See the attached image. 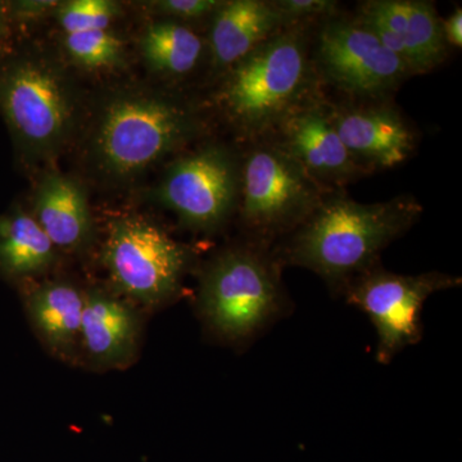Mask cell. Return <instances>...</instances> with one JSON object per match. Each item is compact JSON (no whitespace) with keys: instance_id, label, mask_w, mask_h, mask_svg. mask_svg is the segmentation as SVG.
<instances>
[{"instance_id":"cell-9","label":"cell","mask_w":462,"mask_h":462,"mask_svg":"<svg viewBox=\"0 0 462 462\" xmlns=\"http://www.w3.org/2000/svg\"><path fill=\"white\" fill-rule=\"evenodd\" d=\"M316 62L337 89L363 98L387 96L411 75L402 60L358 21L325 23L316 44Z\"/></svg>"},{"instance_id":"cell-11","label":"cell","mask_w":462,"mask_h":462,"mask_svg":"<svg viewBox=\"0 0 462 462\" xmlns=\"http://www.w3.org/2000/svg\"><path fill=\"white\" fill-rule=\"evenodd\" d=\"M279 130L282 141L276 143L328 190L355 181L366 171L343 144L330 109L320 103L306 102Z\"/></svg>"},{"instance_id":"cell-25","label":"cell","mask_w":462,"mask_h":462,"mask_svg":"<svg viewBox=\"0 0 462 462\" xmlns=\"http://www.w3.org/2000/svg\"><path fill=\"white\" fill-rule=\"evenodd\" d=\"M53 5L51 2H18L11 5L12 9H16L17 14L21 16H35L36 14L45 11L48 7Z\"/></svg>"},{"instance_id":"cell-12","label":"cell","mask_w":462,"mask_h":462,"mask_svg":"<svg viewBox=\"0 0 462 462\" xmlns=\"http://www.w3.org/2000/svg\"><path fill=\"white\" fill-rule=\"evenodd\" d=\"M367 25L411 75L425 74L445 60L442 20L431 2L378 0L367 14Z\"/></svg>"},{"instance_id":"cell-5","label":"cell","mask_w":462,"mask_h":462,"mask_svg":"<svg viewBox=\"0 0 462 462\" xmlns=\"http://www.w3.org/2000/svg\"><path fill=\"white\" fill-rule=\"evenodd\" d=\"M193 130L189 112L171 100L123 97L108 106L100 120L97 156L109 172L132 175L187 142Z\"/></svg>"},{"instance_id":"cell-6","label":"cell","mask_w":462,"mask_h":462,"mask_svg":"<svg viewBox=\"0 0 462 462\" xmlns=\"http://www.w3.org/2000/svg\"><path fill=\"white\" fill-rule=\"evenodd\" d=\"M461 278L443 273L400 275L380 264L357 276L342 291L348 305L363 311L378 336L375 358L388 365L422 338V307L437 291L460 287Z\"/></svg>"},{"instance_id":"cell-13","label":"cell","mask_w":462,"mask_h":462,"mask_svg":"<svg viewBox=\"0 0 462 462\" xmlns=\"http://www.w3.org/2000/svg\"><path fill=\"white\" fill-rule=\"evenodd\" d=\"M330 117L343 144L364 169L400 165L415 148V136L396 109H331Z\"/></svg>"},{"instance_id":"cell-20","label":"cell","mask_w":462,"mask_h":462,"mask_svg":"<svg viewBox=\"0 0 462 462\" xmlns=\"http://www.w3.org/2000/svg\"><path fill=\"white\" fill-rule=\"evenodd\" d=\"M117 11V5L108 0H72L60 8L58 18L69 35L107 30Z\"/></svg>"},{"instance_id":"cell-7","label":"cell","mask_w":462,"mask_h":462,"mask_svg":"<svg viewBox=\"0 0 462 462\" xmlns=\"http://www.w3.org/2000/svg\"><path fill=\"white\" fill-rule=\"evenodd\" d=\"M0 111L21 147L42 154L65 139L74 106L69 85L53 66L23 57L0 66Z\"/></svg>"},{"instance_id":"cell-21","label":"cell","mask_w":462,"mask_h":462,"mask_svg":"<svg viewBox=\"0 0 462 462\" xmlns=\"http://www.w3.org/2000/svg\"><path fill=\"white\" fill-rule=\"evenodd\" d=\"M66 47L80 65L93 69L112 65L121 54V42L107 30L69 33Z\"/></svg>"},{"instance_id":"cell-10","label":"cell","mask_w":462,"mask_h":462,"mask_svg":"<svg viewBox=\"0 0 462 462\" xmlns=\"http://www.w3.org/2000/svg\"><path fill=\"white\" fill-rule=\"evenodd\" d=\"M242 187V169L223 147H207L181 158L170 169L161 187V199L193 229L223 226L236 208Z\"/></svg>"},{"instance_id":"cell-3","label":"cell","mask_w":462,"mask_h":462,"mask_svg":"<svg viewBox=\"0 0 462 462\" xmlns=\"http://www.w3.org/2000/svg\"><path fill=\"white\" fill-rule=\"evenodd\" d=\"M289 26L231 67L221 89L227 115L251 135L279 129L305 105L312 67L305 30Z\"/></svg>"},{"instance_id":"cell-22","label":"cell","mask_w":462,"mask_h":462,"mask_svg":"<svg viewBox=\"0 0 462 462\" xmlns=\"http://www.w3.org/2000/svg\"><path fill=\"white\" fill-rule=\"evenodd\" d=\"M273 3L287 25H298L316 17L330 16L338 8V3L331 0H278Z\"/></svg>"},{"instance_id":"cell-15","label":"cell","mask_w":462,"mask_h":462,"mask_svg":"<svg viewBox=\"0 0 462 462\" xmlns=\"http://www.w3.org/2000/svg\"><path fill=\"white\" fill-rule=\"evenodd\" d=\"M211 51L215 65L233 67L287 26L273 2L233 0L215 12Z\"/></svg>"},{"instance_id":"cell-4","label":"cell","mask_w":462,"mask_h":462,"mask_svg":"<svg viewBox=\"0 0 462 462\" xmlns=\"http://www.w3.org/2000/svg\"><path fill=\"white\" fill-rule=\"evenodd\" d=\"M327 188L278 144H261L242 167L240 214L254 242L294 233L327 197Z\"/></svg>"},{"instance_id":"cell-24","label":"cell","mask_w":462,"mask_h":462,"mask_svg":"<svg viewBox=\"0 0 462 462\" xmlns=\"http://www.w3.org/2000/svg\"><path fill=\"white\" fill-rule=\"evenodd\" d=\"M443 35L447 45L461 48L462 45V9L456 8L454 14L446 21H442Z\"/></svg>"},{"instance_id":"cell-23","label":"cell","mask_w":462,"mask_h":462,"mask_svg":"<svg viewBox=\"0 0 462 462\" xmlns=\"http://www.w3.org/2000/svg\"><path fill=\"white\" fill-rule=\"evenodd\" d=\"M221 5L216 0H163L157 3V7L169 16L191 21L215 14Z\"/></svg>"},{"instance_id":"cell-26","label":"cell","mask_w":462,"mask_h":462,"mask_svg":"<svg viewBox=\"0 0 462 462\" xmlns=\"http://www.w3.org/2000/svg\"><path fill=\"white\" fill-rule=\"evenodd\" d=\"M9 18H11V14H9L8 5H5V3L0 2V51H2L3 48L7 44L9 36Z\"/></svg>"},{"instance_id":"cell-8","label":"cell","mask_w":462,"mask_h":462,"mask_svg":"<svg viewBox=\"0 0 462 462\" xmlns=\"http://www.w3.org/2000/svg\"><path fill=\"white\" fill-rule=\"evenodd\" d=\"M189 254L156 225L126 217L109 227L105 263L112 281L133 300L160 305L178 293Z\"/></svg>"},{"instance_id":"cell-14","label":"cell","mask_w":462,"mask_h":462,"mask_svg":"<svg viewBox=\"0 0 462 462\" xmlns=\"http://www.w3.org/2000/svg\"><path fill=\"white\" fill-rule=\"evenodd\" d=\"M139 336L141 322L132 307L100 291L85 294L80 346L94 364L126 366L135 357Z\"/></svg>"},{"instance_id":"cell-17","label":"cell","mask_w":462,"mask_h":462,"mask_svg":"<svg viewBox=\"0 0 462 462\" xmlns=\"http://www.w3.org/2000/svg\"><path fill=\"white\" fill-rule=\"evenodd\" d=\"M35 220L54 247H81L90 234V216L83 190L65 176L50 175L35 199Z\"/></svg>"},{"instance_id":"cell-19","label":"cell","mask_w":462,"mask_h":462,"mask_svg":"<svg viewBox=\"0 0 462 462\" xmlns=\"http://www.w3.org/2000/svg\"><path fill=\"white\" fill-rule=\"evenodd\" d=\"M142 51L157 71L184 75L199 62L203 42L189 27L176 21H163L149 26L142 39Z\"/></svg>"},{"instance_id":"cell-18","label":"cell","mask_w":462,"mask_h":462,"mask_svg":"<svg viewBox=\"0 0 462 462\" xmlns=\"http://www.w3.org/2000/svg\"><path fill=\"white\" fill-rule=\"evenodd\" d=\"M54 245L32 216L16 209L0 217V273L25 278L51 263Z\"/></svg>"},{"instance_id":"cell-16","label":"cell","mask_w":462,"mask_h":462,"mask_svg":"<svg viewBox=\"0 0 462 462\" xmlns=\"http://www.w3.org/2000/svg\"><path fill=\"white\" fill-rule=\"evenodd\" d=\"M27 315L44 345L69 357L80 346L85 294L67 282H47L26 296Z\"/></svg>"},{"instance_id":"cell-1","label":"cell","mask_w":462,"mask_h":462,"mask_svg":"<svg viewBox=\"0 0 462 462\" xmlns=\"http://www.w3.org/2000/svg\"><path fill=\"white\" fill-rule=\"evenodd\" d=\"M422 207L410 197L360 203L327 196L276 254L282 263L318 273L342 294L357 276L378 266L380 254L418 223Z\"/></svg>"},{"instance_id":"cell-2","label":"cell","mask_w":462,"mask_h":462,"mask_svg":"<svg viewBox=\"0 0 462 462\" xmlns=\"http://www.w3.org/2000/svg\"><path fill=\"white\" fill-rule=\"evenodd\" d=\"M270 245L252 242L215 257L200 278V318L214 336L245 346L282 316L291 302L282 281V263Z\"/></svg>"}]
</instances>
